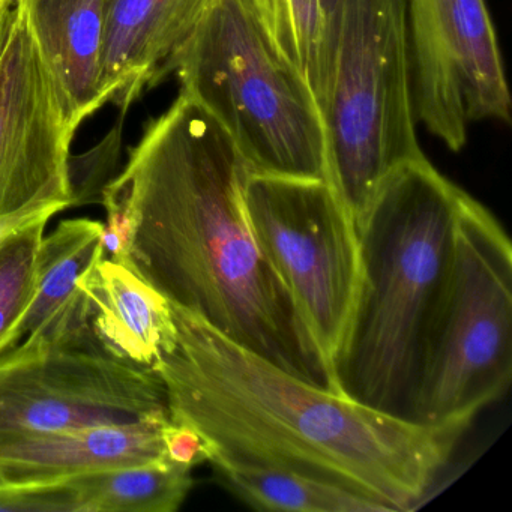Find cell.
I'll list each match as a JSON object with an SVG mask.
<instances>
[{"mask_svg": "<svg viewBox=\"0 0 512 512\" xmlns=\"http://www.w3.org/2000/svg\"><path fill=\"white\" fill-rule=\"evenodd\" d=\"M247 172L223 128L181 91L146 127L121 175L101 191L103 205L121 209L128 224L118 262L170 304L286 373L337 394L328 365L248 226L241 197Z\"/></svg>", "mask_w": 512, "mask_h": 512, "instance_id": "1", "label": "cell"}, {"mask_svg": "<svg viewBox=\"0 0 512 512\" xmlns=\"http://www.w3.org/2000/svg\"><path fill=\"white\" fill-rule=\"evenodd\" d=\"M172 305L176 343L152 370L173 422L208 443L212 466L290 470L386 512L427 497L467 427H427L317 388Z\"/></svg>", "mask_w": 512, "mask_h": 512, "instance_id": "2", "label": "cell"}, {"mask_svg": "<svg viewBox=\"0 0 512 512\" xmlns=\"http://www.w3.org/2000/svg\"><path fill=\"white\" fill-rule=\"evenodd\" d=\"M463 194L425 155L377 188L358 229V289L332 361L337 394L416 424Z\"/></svg>", "mask_w": 512, "mask_h": 512, "instance_id": "3", "label": "cell"}, {"mask_svg": "<svg viewBox=\"0 0 512 512\" xmlns=\"http://www.w3.org/2000/svg\"><path fill=\"white\" fill-rule=\"evenodd\" d=\"M170 73L223 128L248 172L331 182L319 104L247 0H214Z\"/></svg>", "mask_w": 512, "mask_h": 512, "instance_id": "4", "label": "cell"}, {"mask_svg": "<svg viewBox=\"0 0 512 512\" xmlns=\"http://www.w3.org/2000/svg\"><path fill=\"white\" fill-rule=\"evenodd\" d=\"M322 116L329 178L358 233L383 179L424 157L412 100L407 0H340Z\"/></svg>", "mask_w": 512, "mask_h": 512, "instance_id": "5", "label": "cell"}, {"mask_svg": "<svg viewBox=\"0 0 512 512\" xmlns=\"http://www.w3.org/2000/svg\"><path fill=\"white\" fill-rule=\"evenodd\" d=\"M512 376V245L499 221L464 193L445 298L428 344L416 424L467 427Z\"/></svg>", "mask_w": 512, "mask_h": 512, "instance_id": "6", "label": "cell"}, {"mask_svg": "<svg viewBox=\"0 0 512 512\" xmlns=\"http://www.w3.org/2000/svg\"><path fill=\"white\" fill-rule=\"evenodd\" d=\"M242 206L332 374L359 281V239L334 185L247 172Z\"/></svg>", "mask_w": 512, "mask_h": 512, "instance_id": "7", "label": "cell"}, {"mask_svg": "<svg viewBox=\"0 0 512 512\" xmlns=\"http://www.w3.org/2000/svg\"><path fill=\"white\" fill-rule=\"evenodd\" d=\"M169 416L152 368L113 355L92 329L0 353V434L136 424Z\"/></svg>", "mask_w": 512, "mask_h": 512, "instance_id": "8", "label": "cell"}, {"mask_svg": "<svg viewBox=\"0 0 512 512\" xmlns=\"http://www.w3.org/2000/svg\"><path fill=\"white\" fill-rule=\"evenodd\" d=\"M412 100L418 121L452 152L470 125L509 124L512 98L485 0H407Z\"/></svg>", "mask_w": 512, "mask_h": 512, "instance_id": "9", "label": "cell"}, {"mask_svg": "<svg viewBox=\"0 0 512 512\" xmlns=\"http://www.w3.org/2000/svg\"><path fill=\"white\" fill-rule=\"evenodd\" d=\"M71 128L26 0L0 13V217L74 206Z\"/></svg>", "mask_w": 512, "mask_h": 512, "instance_id": "10", "label": "cell"}, {"mask_svg": "<svg viewBox=\"0 0 512 512\" xmlns=\"http://www.w3.org/2000/svg\"><path fill=\"white\" fill-rule=\"evenodd\" d=\"M214 0H103L100 89L127 110L146 86L157 85Z\"/></svg>", "mask_w": 512, "mask_h": 512, "instance_id": "11", "label": "cell"}, {"mask_svg": "<svg viewBox=\"0 0 512 512\" xmlns=\"http://www.w3.org/2000/svg\"><path fill=\"white\" fill-rule=\"evenodd\" d=\"M169 419L0 434V475L11 484H55L86 473L167 460L163 427Z\"/></svg>", "mask_w": 512, "mask_h": 512, "instance_id": "12", "label": "cell"}, {"mask_svg": "<svg viewBox=\"0 0 512 512\" xmlns=\"http://www.w3.org/2000/svg\"><path fill=\"white\" fill-rule=\"evenodd\" d=\"M95 338L113 355L154 368L176 343L169 299L133 269L106 256L79 283Z\"/></svg>", "mask_w": 512, "mask_h": 512, "instance_id": "13", "label": "cell"}, {"mask_svg": "<svg viewBox=\"0 0 512 512\" xmlns=\"http://www.w3.org/2000/svg\"><path fill=\"white\" fill-rule=\"evenodd\" d=\"M103 239L104 223L91 218L62 221L44 236L34 301L0 353L31 338L58 341L91 328L79 283L106 254Z\"/></svg>", "mask_w": 512, "mask_h": 512, "instance_id": "14", "label": "cell"}, {"mask_svg": "<svg viewBox=\"0 0 512 512\" xmlns=\"http://www.w3.org/2000/svg\"><path fill=\"white\" fill-rule=\"evenodd\" d=\"M26 4L65 115L77 131L106 104L100 89L103 0H26Z\"/></svg>", "mask_w": 512, "mask_h": 512, "instance_id": "15", "label": "cell"}, {"mask_svg": "<svg viewBox=\"0 0 512 512\" xmlns=\"http://www.w3.org/2000/svg\"><path fill=\"white\" fill-rule=\"evenodd\" d=\"M77 512H175L193 488L190 467L169 460L68 479Z\"/></svg>", "mask_w": 512, "mask_h": 512, "instance_id": "16", "label": "cell"}, {"mask_svg": "<svg viewBox=\"0 0 512 512\" xmlns=\"http://www.w3.org/2000/svg\"><path fill=\"white\" fill-rule=\"evenodd\" d=\"M220 481L251 508L274 512H386L346 488L290 470L215 466Z\"/></svg>", "mask_w": 512, "mask_h": 512, "instance_id": "17", "label": "cell"}, {"mask_svg": "<svg viewBox=\"0 0 512 512\" xmlns=\"http://www.w3.org/2000/svg\"><path fill=\"white\" fill-rule=\"evenodd\" d=\"M281 56L301 73L322 112L328 82L320 0H247Z\"/></svg>", "mask_w": 512, "mask_h": 512, "instance_id": "18", "label": "cell"}, {"mask_svg": "<svg viewBox=\"0 0 512 512\" xmlns=\"http://www.w3.org/2000/svg\"><path fill=\"white\" fill-rule=\"evenodd\" d=\"M47 223L49 218L32 221L0 241V352L34 301Z\"/></svg>", "mask_w": 512, "mask_h": 512, "instance_id": "19", "label": "cell"}, {"mask_svg": "<svg viewBox=\"0 0 512 512\" xmlns=\"http://www.w3.org/2000/svg\"><path fill=\"white\" fill-rule=\"evenodd\" d=\"M0 512H77L68 482L0 484Z\"/></svg>", "mask_w": 512, "mask_h": 512, "instance_id": "20", "label": "cell"}, {"mask_svg": "<svg viewBox=\"0 0 512 512\" xmlns=\"http://www.w3.org/2000/svg\"><path fill=\"white\" fill-rule=\"evenodd\" d=\"M163 445L167 460L190 469L209 461L211 455L208 443L199 431L190 425L173 422L172 419L163 427Z\"/></svg>", "mask_w": 512, "mask_h": 512, "instance_id": "21", "label": "cell"}, {"mask_svg": "<svg viewBox=\"0 0 512 512\" xmlns=\"http://www.w3.org/2000/svg\"><path fill=\"white\" fill-rule=\"evenodd\" d=\"M56 215L53 211H37V212H23V214L10 215V217H0V241L5 236L10 235L14 230L32 223V221L41 220V218H52Z\"/></svg>", "mask_w": 512, "mask_h": 512, "instance_id": "22", "label": "cell"}, {"mask_svg": "<svg viewBox=\"0 0 512 512\" xmlns=\"http://www.w3.org/2000/svg\"><path fill=\"white\" fill-rule=\"evenodd\" d=\"M338 4H340V0H320V8H322L323 25H325L326 62H328V65L329 40H331L332 25H334L335 14H337L338 10ZM326 88H328V82H326Z\"/></svg>", "mask_w": 512, "mask_h": 512, "instance_id": "23", "label": "cell"}, {"mask_svg": "<svg viewBox=\"0 0 512 512\" xmlns=\"http://www.w3.org/2000/svg\"><path fill=\"white\" fill-rule=\"evenodd\" d=\"M16 0H0V13H4L7 8H10Z\"/></svg>", "mask_w": 512, "mask_h": 512, "instance_id": "24", "label": "cell"}, {"mask_svg": "<svg viewBox=\"0 0 512 512\" xmlns=\"http://www.w3.org/2000/svg\"><path fill=\"white\" fill-rule=\"evenodd\" d=\"M0 484H5V479L2 475H0Z\"/></svg>", "mask_w": 512, "mask_h": 512, "instance_id": "25", "label": "cell"}]
</instances>
